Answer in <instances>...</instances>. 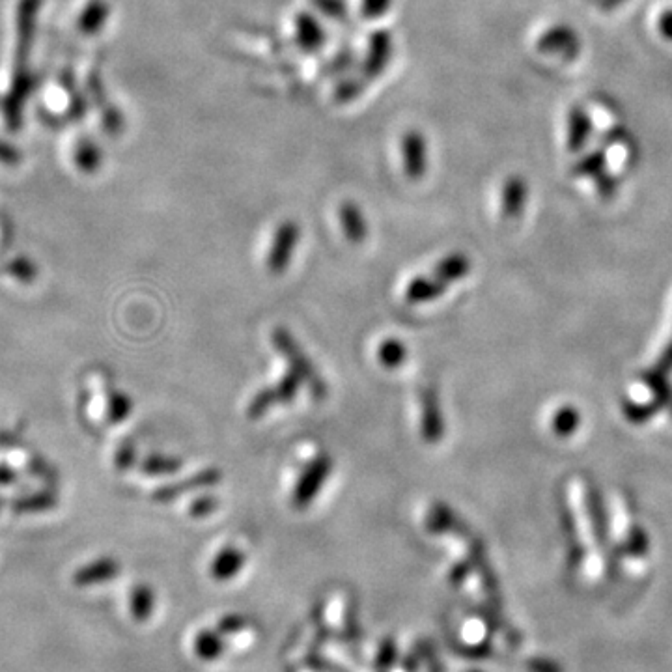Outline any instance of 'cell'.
Wrapping results in <instances>:
<instances>
[{
    "instance_id": "cell-1",
    "label": "cell",
    "mask_w": 672,
    "mask_h": 672,
    "mask_svg": "<svg viewBox=\"0 0 672 672\" xmlns=\"http://www.w3.org/2000/svg\"><path fill=\"white\" fill-rule=\"evenodd\" d=\"M273 348L279 351L280 355L286 359L290 370L301 378V381L308 387L310 394L318 400H323L327 396V385L323 381L318 368L308 359L307 353L297 344L292 333L286 327H277L271 335Z\"/></svg>"
},
{
    "instance_id": "cell-2",
    "label": "cell",
    "mask_w": 672,
    "mask_h": 672,
    "mask_svg": "<svg viewBox=\"0 0 672 672\" xmlns=\"http://www.w3.org/2000/svg\"><path fill=\"white\" fill-rule=\"evenodd\" d=\"M301 385H303L301 378L294 370H288L275 385L264 387L262 391L252 396L251 404L247 407V417L251 420L260 419L271 407L286 406L294 402Z\"/></svg>"
},
{
    "instance_id": "cell-3",
    "label": "cell",
    "mask_w": 672,
    "mask_h": 672,
    "mask_svg": "<svg viewBox=\"0 0 672 672\" xmlns=\"http://www.w3.org/2000/svg\"><path fill=\"white\" fill-rule=\"evenodd\" d=\"M333 465H335L333 458L325 452L318 454L312 462L308 463L295 484L294 495H292L295 510H305L320 495L323 484L333 473Z\"/></svg>"
},
{
    "instance_id": "cell-4",
    "label": "cell",
    "mask_w": 672,
    "mask_h": 672,
    "mask_svg": "<svg viewBox=\"0 0 672 672\" xmlns=\"http://www.w3.org/2000/svg\"><path fill=\"white\" fill-rule=\"evenodd\" d=\"M301 238V228L295 221H284L280 223L275 238H273V245L267 254L266 267L267 271L275 277L284 275L286 269L292 262L295 247Z\"/></svg>"
},
{
    "instance_id": "cell-5",
    "label": "cell",
    "mask_w": 672,
    "mask_h": 672,
    "mask_svg": "<svg viewBox=\"0 0 672 672\" xmlns=\"http://www.w3.org/2000/svg\"><path fill=\"white\" fill-rule=\"evenodd\" d=\"M536 49L544 55H555L572 62L581 55V40L574 28L568 25H555L547 28L546 32L538 38Z\"/></svg>"
},
{
    "instance_id": "cell-6",
    "label": "cell",
    "mask_w": 672,
    "mask_h": 672,
    "mask_svg": "<svg viewBox=\"0 0 672 672\" xmlns=\"http://www.w3.org/2000/svg\"><path fill=\"white\" fill-rule=\"evenodd\" d=\"M223 480V473L217 467H210V469H202L195 475L187 476L185 480L180 482H172V484H165L161 488H157L152 493V499L157 503H170L182 495H187L191 491L206 490V488H213Z\"/></svg>"
},
{
    "instance_id": "cell-7",
    "label": "cell",
    "mask_w": 672,
    "mask_h": 672,
    "mask_svg": "<svg viewBox=\"0 0 672 672\" xmlns=\"http://www.w3.org/2000/svg\"><path fill=\"white\" fill-rule=\"evenodd\" d=\"M420 434L430 445L439 443L445 435V422L439 398L432 387H426L420 392Z\"/></svg>"
},
{
    "instance_id": "cell-8",
    "label": "cell",
    "mask_w": 672,
    "mask_h": 672,
    "mask_svg": "<svg viewBox=\"0 0 672 672\" xmlns=\"http://www.w3.org/2000/svg\"><path fill=\"white\" fill-rule=\"evenodd\" d=\"M402 159L404 170L411 182L420 180L428 170V144L420 131H407L402 139Z\"/></svg>"
},
{
    "instance_id": "cell-9",
    "label": "cell",
    "mask_w": 672,
    "mask_h": 672,
    "mask_svg": "<svg viewBox=\"0 0 672 672\" xmlns=\"http://www.w3.org/2000/svg\"><path fill=\"white\" fill-rule=\"evenodd\" d=\"M529 200V183L519 176V174H512L508 176L503 183V191H501V213L504 219L514 221L521 217V213L525 211Z\"/></svg>"
},
{
    "instance_id": "cell-10",
    "label": "cell",
    "mask_w": 672,
    "mask_h": 672,
    "mask_svg": "<svg viewBox=\"0 0 672 672\" xmlns=\"http://www.w3.org/2000/svg\"><path fill=\"white\" fill-rule=\"evenodd\" d=\"M120 562L112 557H101V559L92 560L88 564L81 566L75 574H73V585L75 587H96V585H103L107 581L114 579L116 575L120 574Z\"/></svg>"
},
{
    "instance_id": "cell-11",
    "label": "cell",
    "mask_w": 672,
    "mask_h": 672,
    "mask_svg": "<svg viewBox=\"0 0 672 672\" xmlns=\"http://www.w3.org/2000/svg\"><path fill=\"white\" fill-rule=\"evenodd\" d=\"M585 503H587L588 519H590V525H592L594 538H596L598 546L605 549L609 546V519H607V510H605L600 488H596V484H592V482H587Z\"/></svg>"
},
{
    "instance_id": "cell-12",
    "label": "cell",
    "mask_w": 672,
    "mask_h": 672,
    "mask_svg": "<svg viewBox=\"0 0 672 672\" xmlns=\"http://www.w3.org/2000/svg\"><path fill=\"white\" fill-rule=\"evenodd\" d=\"M426 529L432 534H458L469 538V529L445 503H434L426 516Z\"/></svg>"
},
{
    "instance_id": "cell-13",
    "label": "cell",
    "mask_w": 672,
    "mask_h": 672,
    "mask_svg": "<svg viewBox=\"0 0 672 672\" xmlns=\"http://www.w3.org/2000/svg\"><path fill=\"white\" fill-rule=\"evenodd\" d=\"M560 527H562L564 538H566V547H568V566L572 570H577L581 566V562L587 557V553H585V546L579 540L574 514L566 503L560 504Z\"/></svg>"
},
{
    "instance_id": "cell-14",
    "label": "cell",
    "mask_w": 672,
    "mask_h": 672,
    "mask_svg": "<svg viewBox=\"0 0 672 672\" xmlns=\"http://www.w3.org/2000/svg\"><path fill=\"white\" fill-rule=\"evenodd\" d=\"M338 219L346 238L353 245H361L368 238V223L363 210L355 202H342L338 208Z\"/></svg>"
},
{
    "instance_id": "cell-15",
    "label": "cell",
    "mask_w": 672,
    "mask_h": 672,
    "mask_svg": "<svg viewBox=\"0 0 672 672\" xmlns=\"http://www.w3.org/2000/svg\"><path fill=\"white\" fill-rule=\"evenodd\" d=\"M590 133H592V120L588 112L583 107H572L568 112V137H566L568 150L574 154L583 152L590 139Z\"/></svg>"
},
{
    "instance_id": "cell-16",
    "label": "cell",
    "mask_w": 672,
    "mask_h": 672,
    "mask_svg": "<svg viewBox=\"0 0 672 672\" xmlns=\"http://www.w3.org/2000/svg\"><path fill=\"white\" fill-rule=\"evenodd\" d=\"M448 284L435 277H415L407 284L406 301L409 305L432 303L447 292Z\"/></svg>"
},
{
    "instance_id": "cell-17",
    "label": "cell",
    "mask_w": 672,
    "mask_h": 672,
    "mask_svg": "<svg viewBox=\"0 0 672 672\" xmlns=\"http://www.w3.org/2000/svg\"><path fill=\"white\" fill-rule=\"evenodd\" d=\"M392 38L387 32H376L370 40L368 47V56H366V66L364 71L368 77H378V73L385 70L387 62L391 60Z\"/></svg>"
},
{
    "instance_id": "cell-18",
    "label": "cell",
    "mask_w": 672,
    "mask_h": 672,
    "mask_svg": "<svg viewBox=\"0 0 672 672\" xmlns=\"http://www.w3.org/2000/svg\"><path fill=\"white\" fill-rule=\"evenodd\" d=\"M245 562H247V557L241 549L234 546L224 547L223 551L211 562V577L215 581H228L243 570Z\"/></svg>"
},
{
    "instance_id": "cell-19",
    "label": "cell",
    "mask_w": 672,
    "mask_h": 672,
    "mask_svg": "<svg viewBox=\"0 0 672 672\" xmlns=\"http://www.w3.org/2000/svg\"><path fill=\"white\" fill-rule=\"evenodd\" d=\"M471 271V260L462 252H454L445 256L434 269L435 279L443 280L445 284H450L454 280L467 277Z\"/></svg>"
},
{
    "instance_id": "cell-20",
    "label": "cell",
    "mask_w": 672,
    "mask_h": 672,
    "mask_svg": "<svg viewBox=\"0 0 672 672\" xmlns=\"http://www.w3.org/2000/svg\"><path fill=\"white\" fill-rule=\"evenodd\" d=\"M297 42L307 51H318L323 43V30L316 19L308 14H301L295 21Z\"/></svg>"
},
{
    "instance_id": "cell-21",
    "label": "cell",
    "mask_w": 672,
    "mask_h": 672,
    "mask_svg": "<svg viewBox=\"0 0 672 672\" xmlns=\"http://www.w3.org/2000/svg\"><path fill=\"white\" fill-rule=\"evenodd\" d=\"M129 609H131V616L137 622H146L150 616L154 615V588L148 587V585H137L133 588L131 598H129Z\"/></svg>"
},
{
    "instance_id": "cell-22",
    "label": "cell",
    "mask_w": 672,
    "mask_h": 672,
    "mask_svg": "<svg viewBox=\"0 0 672 672\" xmlns=\"http://www.w3.org/2000/svg\"><path fill=\"white\" fill-rule=\"evenodd\" d=\"M196 656L204 661H215L221 658L224 652L223 633L219 631L204 630L196 635Z\"/></svg>"
},
{
    "instance_id": "cell-23",
    "label": "cell",
    "mask_w": 672,
    "mask_h": 672,
    "mask_svg": "<svg viewBox=\"0 0 672 672\" xmlns=\"http://www.w3.org/2000/svg\"><path fill=\"white\" fill-rule=\"evenodd\" d=\"M607 170V154L603 150H594L590 154L583 155L574 167H572V176L575 178H588L594 180L600 174Z\"/></svg>"
},
{
    "instance_id": "cell-24",
    "label": "cell",
    "mask_w": 672,
    "mask_h": 672,
    "mask_svg": "<svg viewBox=\"0 0 672 672\" xmlns=\"http://www.w3.org/2000/svg\"><path fill=\"white\" fill-rule=\"evenodd\" d=\"M183 462L174 458V456H165V454H150L140 463V471L144 475L165 476L174 475L182 471Z\"/></svg>"
},
{
    "instance_id": "cell-25",
    "label": "cell",
    "mask_w": 672,
    "mask_h": 672,
    "mask_svg": "<svg viewBox=\"0 0 672 672\" xmlns=\"http://www.w3.org/2000/svg\"><path fill=\"white\" fill-rule=\"evenodd\" d=\"M378 357L379 363L383 364L385 368H391V370L400 368L402 364L406 363V344L398 338H385L379 346Z\"/></svg>"
},
{
    "instance_id": "cell-26",
    "label": "cell",
    "mask_w": 672,
    "mask_h": 672,
    "mask_svg": "<svg viewBox=\"0 0 672 672\" xmlns=\"http://www.w3.org/2000/svg\"><path fill=\"white\" fill-rule=\"evenodd\" d=\"M109 15V6L103 0H94L88 4V8L84 10L83 17H81V28L86 34H94L98 32L101 25L107 21Z\"/></svg>"
},
{
    "instance_id": "cell-27",
    "label": "cell",
    "mask_w": 672,
    "mask_h": 672,
    "mask_svg": "<svg viewBox=\"0 0 672 672\" xmlns=\"http://www.w3.org/2000/svg\"><path fill=\"white\" fill-rule=\"evenodd\" d=\"M579 422H581L579 411L575 407L566 406L555 413L551 426H553V432L559 437H570L577 430Z\"/></svg>"
},
{
    "instance_id": "cell-28",
    "label": "cell",
    "mask_w": 672,
    "mask_h": 672,
    "mask_svg": "<svg viewBox=\"0 0 672 672\" xmlns=\"http://www.w3.org/2000/svg\"><path fill=\"white\" fill-rule=\"evenodd\" d=\"M131 398L120 391H112L107 402V417L111 424H122L131 415Z\"/></svg>"
},
{
    "instance_id": "cell-29",
    "label": "cell",
    "mask_w": 672,
    "mask_h": 672,
    "mask_svg": "<svg viewBox=\"0 0 672 672\" xmlns=\"http://www.w3.org/2000/svg\"><path fill=\"white\" fill-rule=\"evenodd\" d=\"M663 407L659 406L658 402L652 398L646 404H639V402H624L622 404V411L626 415V419L633 422V424H643L652 419L656 413H659Z\"/></svg>"
},
{
    "instance_id": "cell-30",
    "label": "cell",
    "mask_w": 672,
    "mask_h": 672,
    "mask_svg": "<svg viewBox=\"0 0 672 672\" xmlns=\"http://www.w3.org/2000/svg\"><path fill=\"white\" fill-rule=\"evenodd\" d=\"M620 547H622V553H624V555H630V557H646L648 547H650L648 534H646L643 527L633 525L630 532H628V536H626V542Z\"/></svg>"
},
{
    "instance_id": "cell-31",
    "label": "cell",
    "mask_w": 672,
    "mask_h": 672,
    "mask_svg": "<svg viewBox=\"0 0 672 672\" xmlns=\"http://www.w3.org/2000/svg\"><path fill=\"white\" fill-rule=\"evenodd\" d=\"M56 504V497L49 491H42V493H34L23 497L15 503L14 510L17 512H45L51 510Z\"/></svg>"
},
{
    "instance_id": "cell-32",
    "label": "cell",
    "mask_w": 672,
    "mask_h": 672,
    "mask_svg": "<svg viewBox=\"0 0 672 672\" xmlns=\"http://www.w3.org/2000/svg\"><path fill=\"white\" fill-rule=\"evenodd\" d=\"M6 273L12 275L19 282H27L28 284L38 277V267L34 266V262H30L27 258H15L6 266Z\"/></svg>"
},
{
    "instance_id": "cell-33",
    "label": "cell",
    "mask_w": 672,
    "mask_h": 672,
    "mask_svg": "<svg viewBox=\"0 0 672 672\" xmlns=\"http://www.w3.org/2000/svg\"><path fill=\"white\" fill-rule=\"evenodd\" d=\"M221 506V501L213 495H204L195 499L191 506H189V516L193 518H208L211 514H215Z\"/></svg>"
},
{
    "instance_id": "cell-34",
    "label": "cell",
    "mask_w": 672,
    "mask_h": 672,
    "mask_svg": "<svg viewBox=\"0 0 672 672\" xmlns=\"http://www.w3.org/2000/svg\"><path fill=\"white\" fill-rule=\"evenodd\" d=\"M592 182L596 185V191H598V195L603 200H613L616 193H618V187H620L618 178H616L613 172H609V170H605L603 174H600L598 178H594Z\"/></svg>"
},
{
    "instance_id": "cell-35",
    "label": "cell",
    "mask_w": 672,
    "mask_h": 672,
    "mask_svg": "<svg viewBox=\"0 0 672 672\" xmlns=\"http://www.w3.org/2000/svg\"><path fill=\"white\" fill-rule=\"evenodd\" d=\"M603 140H605V144L611 146V148H628V150H635V142H633V137H631V133L626 127H611V129L605 133Z\"/></svg>"
},
{
    "instance_id": "cell-36",
    "label": "cell",
    "mask_w": 672,
    "mask_h": 672,
    "mask_svg": "<svg viewBox=\"0 0 672 672\" xmlns=\"http://www.w3.org/2000/svg\"><path fill=\"white\" fill-rule=\"evenodd\" d=\"M135 462H137V448H135V445L124 443L122 447L118 448V452L114 456V463H116L118 471L131 469L135 465Z\"/></svg>"
},
{
    "instance_id": "cell-37",
    "label": "cell",
    "mask_w": 672,
    "mask_h": 672,
    "mask_svg": "<svg viewBox=\"0 0 672 672\" xmlns=\"http://www.w3.org/2000/svg\"><path fill=\"white\" fill-rule=\"evenodd\" d=\"M396 656H398V652H396V644H394V641H392V639L383 641L381 648H379L378 659H376V665H378L379 671H387V669H391L392 665H394V661H396Z\"/></svg>"
},
{
    "instance_id": "cell-38",
    "label": "cell",
    "mask_w": 672,
    "mask_h": 672,
    "mask_svg": "<svg viewBox=\"0 0 672 672\" xmlns=\"http://www.w3.org/2000/svg\"><path fill=\"white\" fill-rule=\"evenodd\" d=\"M247 628V618L241 615H226L219 620L217 631L223 635H234Z\"/></svg>"
},
{
    "instance_id": "cell-39",
    "label": "cell",
    "mask_w": 672,
    "mask_h": 672,
    "mask_svg": "<svg viewBox=\"0 0 672 672\" xmlns=\"http://www.w3.org/2000/svg\"><path fill=\"white\" fill-rule=\"evenodd\" d=\"M79 167L86 170V172H94L99 167V152L98 148H94L92 144H86L79 150Z\"/></svg>"
},
{
    "instance_id": "cell-40",
    "label": "cell",
    "mask_w": 672,
    "mask_h": 672,
    "mask_svg": "<svg viewBox=\"0 0 672 672\" xmlns=\"http://www.w3.org/2000/svg\"><path fill=\"white\" fill-rule=\"evenodd\" d=\"M471 570H473L471 560H465V562L462 560V562L454 564V568H452L450 574H448V581H450L454 587H462L463 583H465V579L471 574Z\"/></svg>"
},
{
    "instance_id": "cell-41",
    "label": "cell",
    "mask_w": 672,
    "mask_h": 672,
    "mask_svg": "<svg viewBox=\"0 0 672 672\" xmlns=\"http://www.w3.org/2000/svg\"><path fill=\"white\" fill-rule=\"evenodd\" d=\"M392 0H363V14L366 19H376L391 8Z\"/></svg>"
},
{
    "instance_id": "cell-42",
    "label": "cell",
    "mask_w": 672,
    "mask_h": 672,
    "mask_svg": "<svg viewBox=\"0 0 672 672\" xmlns=\"http://www.w3.org/2000/svg\"><path fill=\"white\" fill-rule=\"evenodd\" d=\"M527 671L529 672H564L557 661L546 658H532L527 661Z\"/></svg>"
},
{
    "instance_id": "cell-43",
    "label": "cell",
    "mask_w": 672,
    "mask_h": 672,
    "mask_svg": "<svg viewBox=\"0 0 672 672\" xmlns=\"http://www.w3.org/2000/svg\"><path fill=\"white\" fill-rule=\"evenodd\" d=\"M316 4L323 14H327V17L346 15V2L344 0H316Z\"/></svg>"
},
{
    "instance_id": "cell-44",
    "label": "cell",
    "mask_w": 672,
    "mask_h": 672,
    "mask_svg": "<svg viewBox=\"0 0 672 672\" xmlns=\"http://www.w3.org/2000/svg\"><path fill=\"white\" fill-rule=\"evenodd\" d=\"M659 32L665 40L672 42V10H665L658 21Z\"/></svg>"
},
{
    "instance_id": "cell-45",
    "label": "cell",
    "mask_w": 672,
    "mask_h": 672,
    "mask_svg": "<svg viewBox=\"0 0 672 672\" xmlns=\"http://www.w3.org/2000/svg\"><path fill=\"white\" fill-rule=\"evenodd\" d=\"M628 0H600V8L605 10V12H611V10H616L620 8L622 4H626Z\"/></svg>"
},
{
    "instance_id": "cell-46",
    "label": "cell",
    "mask_w": 672,
    "mask_h": 672,
    "mask_svg": "<svg viewBox=\"0 0 672 672\" xmlns=\"http://www.w3.org/2000/svg\"><path fill=\"white\" fill-rule=\"evenodd\" d=\"M15 482V473L10 471L8 467H0V484L6 486V484H12Z\"/></svg>"
},
{
    "instance_id": "cell-47",
    "label": "cell",
    "mask_w": 672,
    "mask_h": 672,
    "mask_svg": "<svg viewBox=\"0 0 672 672\" xmlns=\"http://www.w3.org/2000/svg\"><path fill=\"white\" fill-rule=\"evenodd\" d=\"M469 672H482V671H469Z\"/></svg>"
}]
</instances>
